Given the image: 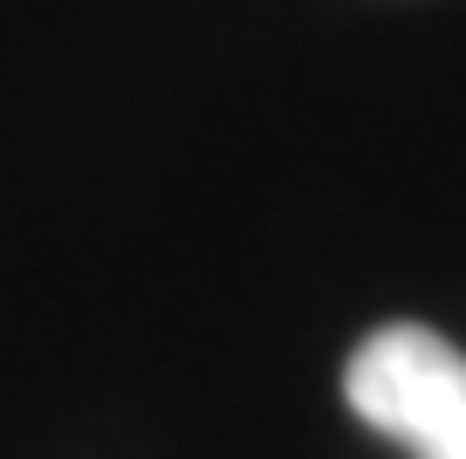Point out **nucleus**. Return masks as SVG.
I'll list each match as a JSON object with an SVG mask.
<instances>
[{
    "mask_svg": "<svg viewBox=\"0 0 466 459\" xmlns=\"http://www.w3.org/2000/svg\"><path fill=\"white\" fill-rule=\"evenodd\" d=\"M343 398L370 432L419 459H466V350L419 322H384L357 343Z\"/></svg>",
    "mask_w": 466,
    "mask_h": 459,
    "instance_id": "1",
    "label": "nucleus"
}]
</instances>
